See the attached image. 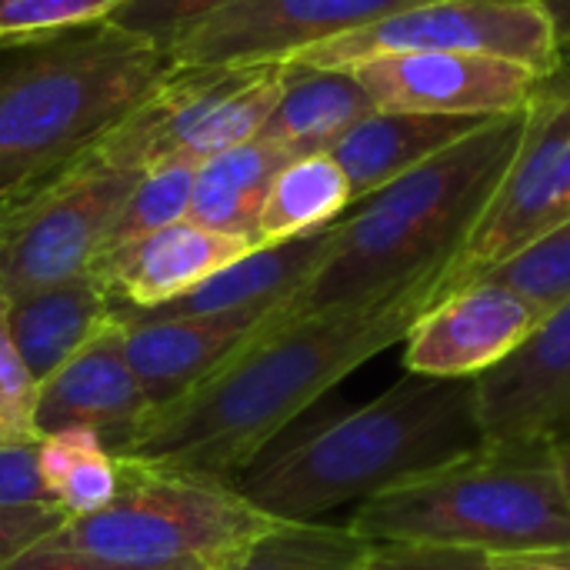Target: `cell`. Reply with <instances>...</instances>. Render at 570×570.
<instances>
[{"label": "cell", "mask_w": 570, "mask_h": 570, "mask_svg": "<svg viewBox=\"0 0 570 570\" xmlns=\"http://www.w3.org/2000/svg\"><path fill=\"white\" fill-rule=\"evenodd\" d=\"M448 287L428 284L367 307L287 314V304L204 384L157 407L114 454L237 484L250 464L351 371L401 344Z\"/></svg>", "instance_id": "obj_1"}, {"label": "cell", "mask_w": 570, "mask_h": 570, "mask_svg": "<svg viewBox=\"0 0 570 570\" xmlns=\"http://www.w3.org/2000/svg\"><path fill=\"white\" fill-rule=\"evenodd\" d=\"M524 110L484 120L444 154L354 200L287 314L367 307L428 284L451 294V267L521 144Z\"/></svg>", "instance_id": "obj_2"}, {"label": "cell", "mask_w": 570, "mask_h": 570, "mask_svg": "<svg viewBox=\"0 0 570 570\" xmlns=\"http://www.w3.org/2000/svg\"><path fill=\"white\" fill-rule=\"evenodd\" d=\"M488 448L478 377L407 374L381 397L334 414L237 481L277 521H317L431 478Z\"/></svg>", "instance_id": "obj_3"}, {"label": "cell", "mask_w": 570, "mask_h": 570, "mask_svg": "<svg viewBox=\"0 0 570 570\" xmlns=\"http://www.w3.org/2000/svg\"><path fill=\"white\" fill-rule=\"evenodd\" d=\"M0 57V197L13 200L87 154L177 60L110 20Z\"/></svg>", "instance_id": "obj_4"}, {"label": "cell", "mask_w": 570, "mask_h": 570, "mask_svg": "<svg viewBox=\"0 0 570 570\" xmlns=\"http://www.w3.org/2000/svg\"><path fill=\"white\" fill-rule=\"evenodd\" d=\"M364 541H424L491 558L570 544V511L551 448H484L431 478L357 504Z\"/></svg>", "instance_id": "obj_5"}, {"label": "cell", "mask_w": 570, "mask_h": 570, "mask_svg": "<svg viewBox=\"0 0 570 570\" xmlns=\"http://www.w3.org/2000/svg\"><path fill=\"white\" fill-rule=\"evenodd\" d=\"M281 524L230 481L117 458L114 501L67 518L43 544L137 568L227 570Z\"/></svg>", "instance_id": "obj_6"}, {"label": "cell", "mask_w": 570, "mask_h": 570, "mask_svg": "<svg viewBox=\"0 0 570 570\" xmlns=\"http://www.w3.org/2000/svg\"><path fill=\"white\" fill-rule=\"evenodd\" d=\"M284 90V63L177 67L83 157L144 174L194 164L261 134Z\"/></svg>", "instance_id": "obj_7"}, {"label": "cell", "mask_w": 570, "mask_h": 570, "mask_svg": "<svg viewBox=\"0 0 570 570\" xmlns=\"http://www.w3.org/2000/svg\"><path fill=\"white\" fill-rule=\"evenodd\" d=\"M137 180V170L80 154L40 187L13 197L0 217V297L17 301L87 274Z\"/></svg>", "instance_id": "obj_8"}, {"label": "cell", "mask_w": 570, "mask_h": 570, "mask_svg": "<svg viewBox=\"0 0 570 570\" xmlns=\"http://www.w3.org/2000/svg\"><path fill=\"white\" fill-rule=\"evenodd\" d=\"M568 220L570 80L554 73L524 110L521 144L451 267V291L488 277Z\"/></svg>", "instance_id": "obj_9"}, {"label": "cell", "mask_w": 570, "mask_h": 570, "mask_svg": "<svg viewBox=\"0 0 570 570\" xmlns=\"http://www.w3.org/2000/svg\"><path fill=\"white\" fill-rule=\"evenodd\" d=\"M448 50L484 53L531 67L544 80L564 70L541 0H428L364 30L324 40L291 57L307 67H351L377 53Z\"/></svg>", "instance_id": "obj_10"}, {"label": "cell", "mask_w": 570, "mask_h": 570, "mask_svg": "<svg viewBox=\"0 0 570 570\" xmlns=\"http://www.w3.org/2000/svg\"><path fill=\"white\" fill-rule=\"evenodd\" d=\"M417 3L428 0H240L177 33L167 50L177 67L281 63Z\"/></svg>", "instance_id": "obj_11"}, {"label": "cell", "mask_w": 570, "mask_h": 570, "mask_svg": "<svg viewBox=\"0 0 570 570\" xmlns=\"http://www.w3.org/2000/svg\"><path fill=\"white\" fill-rule=\"evenodd\" d=\"M344 70L357 77L374 110L444 117L518 114L538 97L544 83V77L524 63L448 50L377 53Z\"/></svg>", "instance_id": "obj_12"}, {"label": "cell", "mask_w": 570, "mask_h": 570, "mask_svg": "<svg viewBox=\"0 0 570 570\" xmlns=\"http://www.w3.org/2000/svg\"><path fill=\"white\" fill-rule=\"evenodd\" d=\"M488 448H558L570 441V301L478 377Z\"/></svg>", "instance_id": "obj_13"}, {"label": "cell", "mask_w": 570, "mask_h": 570, "mask_svg": "<svg viewBox=\"0 0 570 570\" xmlns=\"http://www.w3.org/2000/svg\"><path fill=\"white\" fill-rule=\"evenodd\" d=\"M541 324V314L511 287L481 277L434 307L404 337V371L421 377H481L508 361Z\"/></svg>", "instance_id": "obj_14"}, {"label": "cell", "mask_w": 570, "mask_h": 570, "mask_svg": "<svg viewBox=\"0 0 570 570\" xmlns=\"http://www.w3.org/2000/svg\"><path fill=\"white\" fill-rule=\"evenodd\" d=\"M150 414L154 404L124 354L120 321L53 371L37 397L40 438L60 428H94L110 454H117Z\"/></svg>", "instance_id": "obj_15"}, {"label": "cell", "mask_w": 570, "mask_h": 570, "mask_svg": "<svg viewBox=\"0 0 570 570\" xmlns=\"http://www.w3.org/2000/svg\"><path fill=\"white\" fill-rule=\"evenodd\" d=\"M247 250H254V244L244 237L180 220L104 250L90 274L107 287L120 311H150L194 291Z\"/></svg>", "instance_id": "obj_16"}, {"label": "cell", "mask_w": 570, "mask_h": 570, "mask_svg": "<svg viewBox=\"0 0 570 570\" xmlns=\"http://www.w3.org/2000/svg\"><path fill=\"white\" fill-rule=\"evenodd\" d=\"M274 311H227L204 317L120 321L124 354L140 377L154 411L174 404L217 367H224L274 314Z\"/></svg>", "instance_id": "obj_17"}, {"label": "cell", "mask_w": 570, "mask_h": 570, "mask_svg": "<svg viewBox=\"0 0 570 570\" xmlns=\"http://www.w3.org/2000/svg\"><path fill=\"white\" fill-rule=\"evenodd\" d=\"M331 227L281 244H261L170 304L150 311L117 307V321H164V317H204V314H227V311L284 307L307 287V281L317 274L321 261L327 257Z\"/></svg>", "instance_id": "obj_18"}, {"label": "cell", "mask_w": 570, "mask_h": 570, "mask_svg": "<svg viewBox=\"0 0 570 570\" xmlns=\"http://www.w3.org/2000/svg\"><path fill=\"white\" fill-rule=\"evenodd\" d=\"M491 117H444V114H404L371 110L334 147L331 157L351 180L354 200L394 184L431 157L444 154Z\"/></svg>", "instance_id": "obj_19"}, {"label": "cell", "mask_w": 570, "mask_h": 570, "mask_svg": "<svg viewBox=\"0 0 570 570\" xmlns=\"http://www.w3.org/2000/svg\"><path fill=\"white\" fill-rule=\"evenodd\" d=\"M114 321L117 304L90 271L10 301V334L37 384L60 371Z\"/></svg>", "instance_id": "obj_20"}, {"label": "cell", "mask_w": 570, "mask_h": 570, "mask_svg": "<svg viewBox=\"0 0 570 570\" xmlns=\"http://www.w3.org/2000/svg\"><path fill=\"white\" fill-rule=\"evenodd\" d=\"M281 63L284 90L257 137L277 144L291 157L331 154V147L374 110L371 97L351 70L307 67L291 60Z\"/></svg>", "instance_id": "obj_21"}, {"label": "cell", "mask_w": 570, "mask_h": 570, "mask_svg": "<svg viewBox=\"0 0 570 570\" xmlns=\"http://www.w3.org/2000/svg\"><path fill=\"white\" fill-rule=\"evenodd\" d=\"M287 160L294 157L264 137H254L204 160L197 167L187 220L217 234L244 237L257 247V227L271 184Z\"/></svg>", "instance_id": "obj_22"}, {"label": "cell", "mask_w": 570, "mask_h": 570, "mask_svg": "<svg viewBox=\"0 0 570 570\" xmlns=\"http://www.w3.org/2000/svg\"><path fill=\"white\" fill-rule=\"evenodd\" d=\"M351 180L331 154L294 157L281 167V174L271 184L257 227V247L324 230L334 220H341L351 210Z\"/></svg>", "instance_id": "obj_23"}, {"label": "cell", "mask_w": 570, "mask_h": 570, "mask_svg": "<svg viewBox=\"0 0 570 570\" xmlns=\"http://www.w3.org/2000/svg\"><path fill=\"white\" fill-rule=\"evenodd\" d=\"M367 544L347 524L284 521L227 570H357Z\"/></svg>", "instance_id": "obj_24"}, {"label": "cell", "mask_w": 570, "mask_h": 570, "mask_svg": "<svg viewBox=\"0 0 570 570\" xmlns=\"http://www.w3.org/2000/svg\"><path fill=\"white\" fill-rule=\"evenodd\" d=\"M197 167L194 164H157L147 167L130 190L120 217L114 220L104 250H114L120 244H130L137 237H147L154 230H164L170 224L187 220L190 197H194ZM100 250V254H104Z\"/></svg>", "instance_id": "obj_25"}, {"label": "cell", "mask_w": 570, "mask_h": 570, "mask_svg": "<svg viewBox=\"0 0 570 570\" xmlns=\"http://www.w3.org/2000/svg\"><path fill=\"white\" fill-rule=\"evenodd\" d=\"M518 291L541 317L570 301V220L488 274Z\"/></svg>", "instance_id": "obj_26"}, {"label": "cell", "mask_w": 570, "mask_h": 570, "mask_svg": "<svg viewBox=\"0 0 570 570\" xmlns=\"http://www.w3.org/2000/svg\"><path fill=\"white\" fill-rule=\"evenodd\" d=\"M127 0H0V47L104 23Z\"/></svg>", "instance_id": "obj_27"}, {"label": "cell", "mask_w": 570, "mask_h": 570, "mask_svg": "<svg viewBox=\"0 0 570 570\" xmlns=\"http://www.w3.org/2000/svg\"><path fill=\"white\" fill-rule=\"evenodd\" d=\"M37 397L40 384L23 364L10 334V301L0 297V448L40 441Z\"/></svg>", "instance_id": "obj_28"}, {"label": "cell", "mask_w": 570, "mask_h": 570, "mask_svg": "<svg viewBox=\"0 0 570 570\" xmlns=\"http://www.w3.org/2000/svg\"><path fill=\"white\" fill-rule=\"evenodd\" d=\"M234 3H240V0H127L107 20L167 47L177 33H184L197 20H204L224 7H234Z\"/></svg>", "instance_id": "obj_29"}, {"label": "cell", "mask_w": 570, "mask_h": 570, "mask_svg": "<svg viewBox=\"0 0 570 570\" xmlns=\"http://www.w3.org/2000/svg\"><path fill=\"white\" fill-rule=\"evenodd\" d=\"M494 558L454 544L371 541L357 570H491Z\"/></svg>", "instance_id": "obj_30"}, {"label": "cell", "mask_w": 570, "mask_h": 570, "mask_svg": "<svg viewBox=\"0 0 570 570\" xmlns=\"http://www.w3.org/2000/svg\"><path fill=\"white\" fill-rule=\"evenodd\" d=\"M114 494H117V458L104 451L77 464L53 491V501L67 518H87L104 511L114 501Z\"/></svg>", "instance_id": "obj_31"}, {"label": "cell", "mask_w": 570, "mask_h": 570, "mask_svg": "<svg viewBox=\"0 0 570 570\" xmlns=\"http://www.w3.org/2000/svg\"><path fill=\"white\" fill-rule=\"evenodd\" d=\"M63 521L67 514L53 501L30 508H0V570L57 534Z\"/></svg>", "instance_id": "obj_32"}, {"label": "cell", "mask_w": 570, "mask_h": 570, "mask_svg": "<svg viewBox=\"0 0 570 570\" xmlns=\"http://www.w3.org/2000/svg\"><path fill=\"white\" fill-rule=\"evenodd\" d=\"M104 451H107L104 438L94 428H60V431L43 434L37 444V458H40V474H43L50 498L77 464H83Z\"/></svg>", "instance_id": "obj_33"}, {"label": "cell", "mask_w": 570, "mask_h": 570, "mask_svg": "<svg viewBox=\"0 0 570 570\" xmlns=\"http://www.w3.org/2000/svg\"><path fill=\"white\" fill-rule=\"evenodd\" d=\"M37 444L0 448V508H30V504L53 501L43 484V474H40Z\"/></svg>", "instance_id": "obj_34"}, {"label": "cell", "mask_w": 570, "mask_h": 570, "mask_svg": "<svg viewBox=\"0 0 570 570\" xmlns=\"http://www.w3.org/2000/svg\"><path fill=\"white\" fill-rule=\"evenodd\" d=\"M3 570H197V568H137V564H117V561H104L94 554H80V551H63V548H47L37 544L27 554H20L17 561H10Z\"/></svg>", "instance_id": "obj_35"}, {"label": "cell", "mask_w": 570, "mask_h": 570, "mask_svg": "<svg viewBox=\"0 0 570 570\" xmlns=\"http://www.w3.org/2000/svg\"><path fill=\"white\" fill-rule=\"evenodd\" d=\"M491 570H570V544L568 548H548V551L501 554V558H494Z\"/></svg>", "instance_id": "obj_36"}, {"label": "cell", "mask_w": 570, "mask_h": 570, "mask_svg": "<svg viewBox=\"0 0 570 570\" xmlns=\"http://www.w3.org/2000/svg\"><path fill=\"white\" fill-rule=\"evenodd\" d=\"M548 17H551V27H554V40H558V50H561V60H570V0H541Z\"/></svg>", "instance_id": "obj_37"}, {"label": "cell", "mask_w": 570, "mask_h": 570, "mask_svg": "<svg viewBox=\"0 0 570 570\" xmlns=\"http://www.w3.org/2000/svg\"><path fill=\"white\" fill-rule=\"evenodd\" d=\"M554 468H558L561 494H564V501H568V511H570V441L568 444H558V448H554Z\"/></svg>", "instance_id": "obj_38"}, {"label": "cell", "mask_w": 570, "mask_h": 570, "mask_svg": "<svg viewBox=\"0 0 570 570\" xmlns=\"http://www.w3.org/2000/svg\"><path fill=\"white\" fill-rule=\"evenodd\" d=\"M7 204H10V200H7V197H0V217H3V210H7Z\"/></svg>", "instance_id": "obj_39"}]
</instances>
